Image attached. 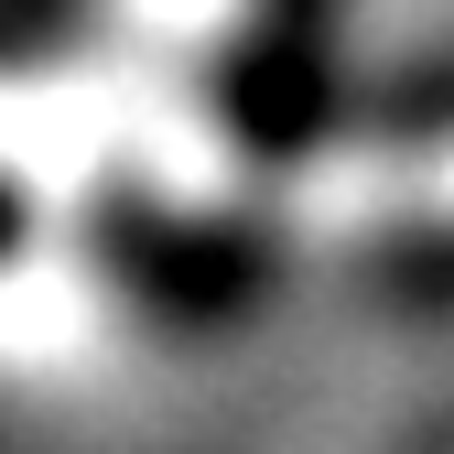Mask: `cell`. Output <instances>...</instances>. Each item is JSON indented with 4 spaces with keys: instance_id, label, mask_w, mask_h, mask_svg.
Returning a JSON list of instances; mask_svg holds the SVG:
<instances>
[{
    "instance_id": "6da1fadb",
    "label": "cell",
    "mask_w": 454,
    "mask_h": 454,
    "mask_svg": "<svg viewBox=\"0 0 454 454\" xmlns=\"http://www.w3.org/2000/svg\"><path fill=\"white\" fill-rule=\"evenodd\" d=\"M98 249L108 270H120V293L152 303V314H174V325H227V314H249L260 303V281H270V249L239 239V227H206V216H141L120 206L98 227Z\"/></svg>"
},
{
    "instance_id": "7a4b0ae2",
    "label": "cell",
    "mask_w": 454,
    "mask_h": 454,
    "mask_svg": "<svg viewBox=\"0 0 454 454\" xmlns=\"http://www.w3.org/2000/svg\"><path fill=\"white\" fill-rule=\"evenodd\" d=\"M12 249H22V184L0 174V260H12Z\"/></svg>"
}]
</instances>
